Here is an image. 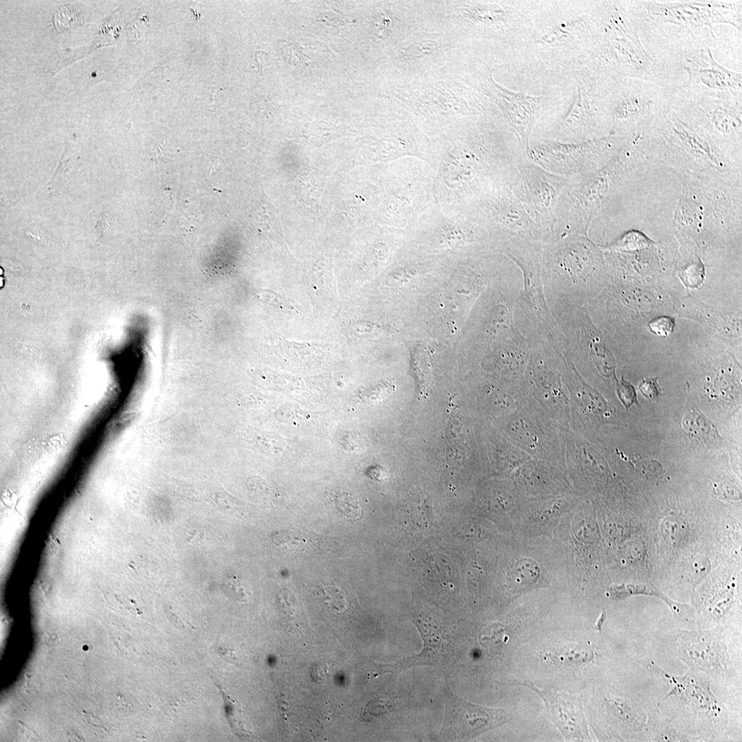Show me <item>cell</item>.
<instances>
[{
    "mask_svg": "<svg viewBox=\"0 0 742 742\" xmlns=\"http://www.w3.org/2000/svg\"><path fill=\"white\" fill-rule=\"evenodd\" d=\"M526 158L517 139L508 131L474 127L458 148H448L440 177L445 190L458 196L466 208L486 194L510 187L519 164Z\"/></svg>",
    "mask_w": 742,
    "mask_h": 742,
    "instance_id": "1",
    "label": "cell"
},
{
    "mask_svg": "<svg viewBox=\"0 0 742 742\" xmlns=\"http://www.w3.org/2000/svg\"><path fill=\"white\" fill-rule=\"evenodd\" d=\"M505 437L530 458L565 469V442L555 424L530 396L501 420Z\"/></svg>",
    "mask_w": 742,
    "mask_h": 742,
    "instance_id": "2",
    "label": "cell"
},
{
    "mask_svg": "<svg viewBox=\"0 0 742 742\" xmlns=\"http://www.w3.org/2000/svg\"><path fill=\"white\" fill-rule=\"evenodd\" d=\"M618 164L568 177L556 210V229L561 232H584L618 176Z\"/></svg>",
    "mask_w": 742,
    "mask_h": 742,
    "instance_id": "3",
    "label": "cell"
},
{
    "mask_svg": "<svg viewBox=\"0 0 742 742\" xmlns=\"http://www.w3.org/2000/svg\"><path fill=\"white\" fill-rule=\"evenodd\" d=\"M568 177L546 171L526 157L518 165L510 188L544 234L556 229V210Z\"/></svg>",
    "mask_w": 742,
    "mask_h": 742,
    "instance_id": "4",
    "label": "cell"
},
{
    "mask_svg": "<svg viewBox=\"0 0 742 742\" xmlns=\"http://www.w3.org/2000/svg\"><path fill=\"white\" fill-rule=\"evenodd\" d=\"M606 141L565 143L544 140L530 146L526 156L549 172L572 177L599 169L609 148Z\"/></svg>",
    "mask_w": 742,
    "mask_h": 742,
    "instance_id": "5",
    "label": "cell"
},
{
    "mask_svg": "<svg viewBox=\"0 0 742 742\" xmlns=\"http://www.w3.org/2000/svg\"><path fill=\"white\" fill-rule=\"evenodd\" d=\"M469 208L486 230L519 238L544 234L509 187L486 194Z\"/></svg>",
    "mask_w": 742,
    "mask_h": 742,
    "instance_id": "6",
    "label": "cell"
},
{
    "mask_svg": "<svg viewBox=\"0 0 742 742\" xmlns=\"http://www.w3.org/2000/svg\"><path fill=\"white\" fill-rule=\"evenodd\" d=\"M445 701L440 736L446 741H460L473 739L505 723V711L474 704L454 694L447 682L442 686Z\"/></svg>",
    "mask_w": 742,
    "mask_h": 742,
    "instance_id": "7",
    "label": "cell"
},
{
    "mask_svg": "<svg viewBox=\"0 0 742 742\" xmlns=\"http://www.w3.org/2000/svg\"><path fill=\"white\" fill-rule=\"evenodd\" d=\"M479 87L500 108L526 155L531 134L540 116L543 98L510 91L497 84L490 74L482 77Z\"/></svg>",
    "mask_w": 742,
    "mask_h": 742,
    "instance_id": "8",
    "label": "cell"
},
{
    "mask_svg": "<svg viewBox=\"0 0 742 742\" xmlns=\"http://www.w3.org/2000/svg\"><path fill=\"white\" fill-rule=\"evenodd\" d=\"M412 611L413 622L423 640V650L394 664H378L379 673H398L419 666L440 665L449 656L451 649L448 635L434 615L429 612V609L415 596Z\"/></svg>",
    "mask_w": 742,
    "mask_h": 742,
    "instance_id": "9",
    "label": "cell"
},
{
    "mask_svg": "<svg viewBox=\"0 0 742 742\" xmlns=\"http://www.w3.org/2000/svg\"><path fill=\"white\" fill-rule=\"evenodd\" d=\"M519 493L554 495L570 487L565 469L544 460L530 458L512 472Z\"/></svg>",
    "mask_w": 742,
    "mask_h": 742,
    "instance_id": "10",
    "label": "cell"
},
{
    "mask_svg": "<svg viewBox=\"0 0 742 742\" xmlns=\"http://www.w3.org/2000/svg\"><path fill=\"white\" fill-rule=\"evenodd\" d=\"M682 427L691 440L704 445H713L720 439L717 427L697 409L686 414Z\"/></svg>",
    "mask_w": 742,
    "mask_h": 742,
    "instance_id": "11",
    "label": "cell"
},
{
    "mask_svg": "<svg viewBox=\"0 0 742 742\" xmlns=\"http://www.w3.org/2000/svg\"><path fill=\"white\" fill-rule=\"evenodd\" d=\"M583 21L580 18H569L552 26L537 39V43L546 47L567 45L578 38L583 30Z\"/></svg>",
    "mask_w": 742,
    "mask_h": 742,
    "instance_id": "12",
    "label": "cell"
},
{
    "mask_svg": "<svg viewBox=\"0 0 742 742\" xmlns=\"http://www.w3.org/2000/svg\"><path fill=\"white\" fill-rule=\"evenodd\" d=\"M319 603L332 614H344L348 608L347 596L341 589L333 586H324L319 589L317 595Z\"/></svg>",
    "mask_w": 742,
    "mask_h": 742,
    "instance_id": "13",
    "label": "cell"
},
{
    "mask_svg": "<svg viewBox=\"0 0 742 742\" xmlns=\"http://www.w3.org/2000/svg\"><path fill=\"white\" fill-rule=\"evenodd\" d=\"M329 497L342 517L347 521H357L361 518V506L351 495L339 491L330 493Z\"/></svg>",
    "mask_w": 742,
    "mask_h": 742,
    "instance_id": "14",
    "label": "cell"
},
{
    "mask_svg": "<svg viewBox=\"0 0 742 742\" xmlns=\"http://www.w3.org/2000/svg\"><path fill=\"white\" fill-rule=\"evenodd\" d=\"M225 586L229 594L238 601L245 603L251 596L250 587L242 578L229 577L225 580Z\"/></svg>",
    "mask_w": 742,
    "mask_h": 742,
    "instance_id": "15",
    "label": "cell"
},
{
    "mask_svg": "<svg viewBox=\"0 0 742 742\" xmlns=\"http://www.w3.org/2000/svg\"><path fill=\"white\" fill-rule=\"evenodd\" d=\"M649 326L654 333L661 336H667L673 330L674 320L671 317H661L650 322Z\"/></svg>",
    "mask_w": 742,
    "mask_h": 742,
    "instance_id": "16",
    "label": "cell"
},
{
    "mask_svg": "<svg viewBox=\"0 0 742 742\" xmlns=\"http://www.w3.org/2000/svg\"><path fill=\"white\" fill-rule=\"evenodd\" d=\"M264 300L268 304L284 310H293L291 303L286 298L271 291H264L262 293Z\"/></svg>",
    "mask_w": 742,
    "mask_h": 742,
    "instance_id": "17",
    "label": "cell"
},
{
    "mask_svg": "<svg viewBox=\"0 0 742 742\" xmlns=\"http://www.w3.org/2000/svg\"><path fill=\"white\" fill-rule=\"evenodd\" d=\"M223 496L224 497L218 495L216 499V503L220 508L224 510L233 513H242V506L235 498H232L230 496Z\"/></svg>",
    "mask_w": 742,
    "mask_h": 742,
    "instance_id": "18",
    "label": "cell"
},
{
    "mask_svg": "<svg viewBox=\"0 0 742 742\" xmlns=\"http://www.w3.org/2000/svg\"><path fill=\"white\" fill-rule=\"evenodd\" d=\"M640 389L648 397L652 398L657 394V385L653 380H644L640 385Z\"/></svg>",
    "mask_w": 742,
    "mask_h": 742,
    "instance_id": "19",
    "label": "cell"
}]
</instances>
